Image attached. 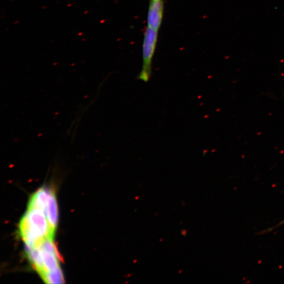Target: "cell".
I'll return each mask as SVG.
<instances>
[{
    "mask_svg": "<svg viewBox=\"0 0 284 284\" xmlns=\"http://www.w3.org/2000/svg\"><path fill=\"white\" fill-rule=\"evenodd\" d=\"M19 230L26 249L35 248L45 240L54 239L56 231L42 209L31 207L22 218Z\"/></svg>",
    "mask_w": 284,
    "mask_h": 284,
    "instance_id": "1",
    "label": "cell"
},
{
    "mask_svg": "<svg viewBox=\"0 0 284 284\" xmlns=\"http://www.w3.org/2000/svg\"><path fill=\"white\" fill-rule=\"evenodd\" d=\"M26 249L33 266L42 280L46 276L61 268L54 239L45 240L37 247Z\"/></svg>",
    "mask_w": 284,
    "mask_h": 284,
    "instance_id": "2",
    "label": "cell"
},
{
    "mask_svg": "<svg viewBox=\"0 0 284 284\" xmlns=\"http://www.w3.org/2000/svg\"><path fill=\"white\" fill-rule=\"evenodd\" d=\"M28 207L42 209L51 227L56 230L58 223V207L54 191L47 187L38 189L31 197Z\"/></svg>",
    "mask_w": 284,
    "mask_h": 284,
    "instance_id": "3",
    "label": "cell"
},
{
    "mask_svg": "<svg viewBox=\"0 0 284 284\" xmlns=\"http://www.w3.org/2000/svg\"><path fill=\"white\" fill-rule=\"evenodd\" d=\"M158 32L147 26L144 32L142 48L143 64L138 80L148 82L152 74V62L158 38Z\"/></svg>",
    "mask_w": 284,
    "mask_h": 284,
    "instance_id": "4",
    "label": "cell"
},
{
    "mask_svg": "<svg viewBox=\"0 0 284 284\" xmlns=\"http://www.w3.org/2000/svg\"><path fill=\"white\" fill-rule=\"evenodd\" d=\"M164 0H149L147 23L149 28L158 31L162 23Z\"/></svg>",
    "mask_w": 284,
    "mask_h": 284,
    "instance_id": "5",
    "label": "cell"
}]
</instances>
